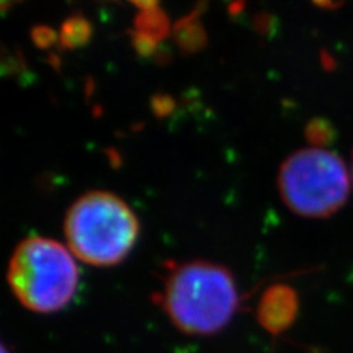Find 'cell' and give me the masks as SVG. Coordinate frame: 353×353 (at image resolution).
Masks as SVG:
<instances>
[{"mask_svg": "<svg viewBox=\"0 0 353 353\" xmlns=\"http://www.w3.org/2000/svg\"><path fill=\"white\" fill-rule=\"evenodd\" d=\"M297 314V294L289 285L275 284L262 294L258 307L259 321L272 333L290 327Z\"/></svg>", "mask_w": 353, "mask_h": 353, "instance_id": "cell-5", "label": "cell"}, {"mask_svg": "<svg viewBox=\"0 0 353 353\" xmlns=\"http://www.w3.org/2000/svg\"><path fill=\"white\" fill-rule=\"evenodd\" d=\"M63 231L74 258L93 267L124 261L139 237V219L114 193L88 192L71 205Z\"/></svg>", "mask_w": 353, "mask_h": 353, "instance_id": "cell-2", "label": "cell"}, {"mask_svg": "<svg viewBox=\"0 0 353 353\" xmlns=\"http://www.w3.org/2000/svg\"><path fill=\"white\" fill-rule=\"evenodd\" d=\"M352 179H353V153H352Z\"/></svg>", "mask_w": 353, "mask_h": 353, "instance_id": "cell-16", "label": "cell"}, {"mask_svg": "<svg viewBox=\"0 0 353 353\" xmlns=\"http://www.w3.org/2000/svg\"><path fill=\"white\" fill-rule=\"evenodd\" d=\"M305 137L312 148L325 149L336 139V130L325 118H314L309 121L305 128Z\"/></svg>", "mask_w": 353, "mask_h": 353, "instance_id": "cell-9", "label": "cell"}, {"mask_svg": "<svg viewBox=\"0 0 353 353\" xmlns=\"http://www.w3.org/2000/svg\"><path fill=\"white\" fill-rule=\"evenodd\" d=\"M279 190L285 206L306 218H328L350 193V174L339 154L307 148L290 154L279 171Z\"/></svg>", "mask_w": 353, "mask_h": 353, "instance_id": "cell-4", "label": "cell"}, {"mask_svg": "<svg viewBox=\"0 0 353 353\" xmlns=\"http://www.w3.org/2000/svg\"><path fill=\"white\" fill-rule=\"evenodd\" d=\"M134 28L140 34L159 41L168 36L170 22L163 10L157 6L149 10H139V15L134 19Z\"/></svg>", "mask_w": 353, "mask_h": 353, "instance_id": "cell-6", "label": "cell"}, {"mask_svg": "<svg viewBox=\"0 0 353 353\" xmlns=\"http://www.w3.org/2000/svg\"><path fill=\"white\" fill-rule=\"evenodd\" d=\"M175 40L185 52H196L206 43V34L193 17H185L175 26Z\"/></svg>", "mask_w": 353, "mask_h": 353, "instance_id": "cell-8", "label": "cell"}, {"mask_svg": "<svg viewBox=\"0 0 353 353\" xmlns=\"http://www.w3.org/2000/svg\"><path fill=\"white\" fill-rule=\"evenodd\" d=\"M237 305L233 274L223 265L206 261L176 265L165 283V312L187 334L206 336L223 330Z\"/></svg>", "mask_w": 353, "mask_h": 353, "instance_id": "cell-1", "label": "cell"}, {"mask_svg": "<svg viewBox=\"0 0 353 353\" xmlns=\"http://www.w3.org/2000/svg\"><path fill=\"white\" fill-rule=\"evenodd\" d=\"M132 5H134L139 10H149V9H153L158 6L157 2H134Z\"/></svg>", "mask_w": 353, "mask_h": 353, "instance_id": "cell-14", "label": "cell"}, {"mask_svg": "<svg viewBox=\"0 0 353 353\" xmlns=\"http://www.w3.org/2000/svg\"><path fill=\"white\" fill-rule=\"evenodd\" d=\"M8 283L22 306L52 314L72 301L79 270L74 255L61 243L32 236L22 240L10 256Z\"/></svg>", "mask_w": 353, "mask_h": 353, "instance_id": "cell-3", "label": "cell"}, {"mask_svg": "<svg viewBox=\"0 0 353 353\" xmlns=\"http://www.w3.org/2000/svg\"><path fill=\"white\" fill-rule=\"evenodd\" d=\"M92 26L84 17L72 15L63 21L59 30V43L65 49H79L90 40Z\"/></svg>", "mask_w": 353, "mask_h": 353, "instance_id": "cell-7", "label": "cell"}, {"mask_svg": "<svg viewBox=\"0 0 353 353\" xmlns=\"http://www.w3.org/2000/svg\"><path fill=\"white\" fill-rule=\"evenodd\" d=\"M152 105H153V112L159 115V117H163V115H168L172 108H174V102L170 96H157L153 97L152 101Z\"/></svg>", "mask_w": 353, "mask_h": 353, "instance_id": "cell-12", "label": "cell"}, {"mask_svg": "<svg viewBox=\"0 0 353 353\" xmlns=\"http://www.w3.org/2000/svg\"><path fill=\"white\" fill-rule=\"evenodd\" d=\"M270 22H271V18H270L268 15H259V17L255 19V26L258 27L259 31L270 30Z\"/></svg>", "mask_w": 353, "mask_h": 353, "instance_id": "cell-13", "label": "cell"}, {"mask_svg": "<svg viewBox=\"0 0 353 353\" xmlns=\"http://www.w3.org/2000/svg\"><path fill=\"white\" fill-rule=\"evenodd\" d=\"M31 39L36 43V46H39L41 49H46L54 40H57V32H54L49 27L37 26L31 31Z\"/></svg>", "mask_w": 353, "mask_h": 353, "instance_id": "cell-10", "label": "cell"}, {"mask_svg": "<svg viewBox=\"0 0 353 353\" xmlns=\"http://www.w3.org/2000/svg\"><path fill=\"white\" fill-rule=\"evenodd\" d=\"M158 41H154L153 39L140 34V32L134 31L132 32V46L141 54V57H150V54L157 49Z\"/></svg>", "mask_w": 353, "mask_h": 353, "instance_id": "cell-11", "label": "cell"}, {"mask_svg": "<svg viewBox=\"0 0 353 353\" xmlns=\"http://www.w3.org/2000/svg\"><path fill=\"white\" fill-rule=\"evenodd\" d=\"M316 6H321V8H339L340 3H323V2H316Z\"/></svg>", "mask_w": 353, "mask_h": 353, "instance_id": "cell-15", "label": "cell"}]
</instances>
